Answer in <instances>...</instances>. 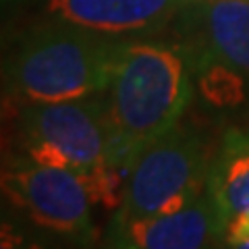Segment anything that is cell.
I'll return each instance as SVG.
<instances>
[{"label":"cell","instance_id":"cell-1","mask_svg":"<svg viewBox=\"0 0 249 249\" xmlns=\"http://www.w3.org/2000/svg\"><path fill=\"white\" fill-rule=\"evenodd\" d=\"M110 162L129 177L145 147L173 133L189 100L183 60L156 44L124 46L106 85Z\"/></svg>","mask_w":249,"mask_h":249},{"label":"cell","instance_id":"cell-2","mask_svg":"<svg viewBox=\"0 0 249 249\" xmlns=\"http://www.w3.org/2000/svg\"><path fill=\"white\" fill-rule=\"evenodd\" d=\"M31 164L60 166L81 175L96 204L119 210L127 175L110 162L104 108L85 98L36 102L23 119Z\"/></svg>","mask_w":249,"mask_h":249},{"label":"cell","instance_id":"cell-3","mask_svg":"<svg viewBox=\"0 0 249 249\" xmlns=\"http://www.w3.org/2000/svg\"><path fill=\"white\" fill-rule=\"evenodd\" d=\"M123 48L112 34L75 23L42 29L15 56L13 85L31 104L88 98L106 89Z\"/></svg>","mask_w":249,"mask_h":249},{"label":"cell","instance_id":"cell-4","mask_svg":"<svg viewBox=\"0 0 249 249\" xmlns=\"http://www.w3.org/2000/svg\"><path fill=\"white\" fill-rule=\"evenodd\" d=\"M208 177L210 164L199 142L173 131L133 162L114 227L193 204L208 191Z\"/></svg>","mask_w":249,"mask_h":249},{"label":"cell","instance_id":"cell-5","mask_svg":"<svg viewBox=\"0 0 249 249\" xmlns=\"http://www.w3.org/2000/svg\"><path fill=\"white\" fill-rule=\"evenodd\" d=\"M2 189L40 227L60 232H77L89 227V212L96 201L85 178L69 168L31 164L4 173Z\"/></svg>","mask_w":249,"mask_h":249},{"label":"cell","instance_id":"cell-6","mask_svg":"<svg viewBox=\"0 0 249 249\" xmlns=\"http://www.w3.org/2000/svg\"><path fill=\"white\" fill-rule=\"evenodd\" d=\"M116 229V245L131 249H197L224 241L227 220L212 193L177 212L143 218Z\"/></svg>","mask_w":249,"mask_h":249},{"label":"cell","instance_id":"cell-7","mask_svg":"<svg viewBox=\"0 0 249 249\" xmlns=\"http://www.w3.org/2000/svg\"><path fill=\"white\" fill-rule=\"evenodd\" d=\"M193 0H48L62 21L104 34H127L160 25Z\"/></svg>","mask_w":249,"mask_h":249},{"label":"cell","instance_id":"cell-8","mask_svg":"<svg viewBox=\"0 0 249 249\" xmlns=\"http://www.w3.org/2000/svg\"><path fill=\"white\" fill-rule=\"evenodd\" d=\"M208 191L224 220L249 214V131H235L222 142L216 160L210 164Z\"/></svg>","mask_w":249,"mask_h":249},{"label":"cell","instance_id":"cell-9","mask_svg":"<svg viewBox=\"0 0 249 249\" xmlns=\"http://www.w3.org/2000/svg\"><path fill=\"white\" fill-rule=\"evenodd\" d=\"M204 29L216 60L249 73V0H206Z\"/></svg>","mask_w":249,"mask_h":249},{"label":"cell","instance_id":"cell-10","mask_svg":"<svg viewBox=\"0 0 249 249\" xmlns=\"http://www.w3.org/2000/svg\"><path fill=\"white\" fill-rule=\"evenodd\" d=\"M224 243L229 247L249 249V214H241L227 220L224 229Z\"/></svg>","mask_w":249,"mask_h":249},{"label":"cell","instance_id":"cell-11","mask_svg":"<svg viewBox=\"0 0 249 249\" xmlns=\"http://www.w3.org/2000/svg\"><path fill=\"white\" fill-rule=\"evenodd\" d=\"M4 4H15V2H23V0H2Z\"/></svg>","mask_w":249,"mask_h":249}]
</instances>
